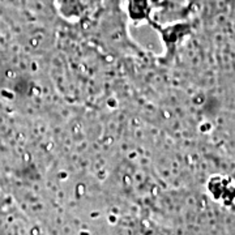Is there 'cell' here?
<instances>
[{
    "label": "cell",
    "instance_id": "6da1fadb",
    "mask_svg": "<svg viewBox=\"0 0 235 235\" xmlns=\"http://www.w3.org/2000/svg\"><path fill=\"white\" fill-rule=\"evenodd\" d=\"M58 9L67 18L89 16L101 6L102 0H55Z\"/></svg>",
    "mask_w": 235,
    "mask_h": 235
}]
</instances>
